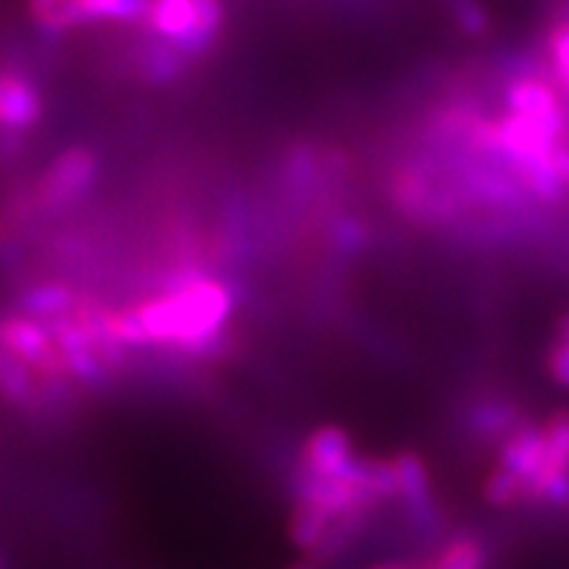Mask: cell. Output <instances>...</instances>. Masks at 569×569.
Instances as JSON below:
<instances>
[{"mask_svg":"<svg viewBox=\"0 0 569 569\" xmlns=\"http://www.w3.org/2000/svg\"><path fill=\"white\" fill-rule=\"evenodd\" d=\"M372 569H416V567H407V563H381V567H372Z\"/></svg>","mask_w":569,"mask_h":569,"instance_id":"cell-26","label":"cell"},{"mask_svg":"<svg viewBox=\"0 0 569 569\" xmlns=\"http://www.w3.org/2000/svg\"><path fill=\"white\" fill-rule=\"evenodd\" d=\"M331 523H335L331 517L300 500L291 515V540L300 549H317L320 543H326V532Z\"/></svg>","mask_w":569,"mask_h":569,"instance_id":"cell-14","label":"cell"},{"mask_svg":"<svg viewBox=\"0 0 569 569\" xmlns=\"http://www.w3.org/2000/svg\"><path fill=\"white\" fill-rule=\"evenodd\" d=\"M146 23L154 36H160L180 56H203L201 44V18H198L196 0H151Z\"/></svg>","mask_w":569,"mask_h":569,"instance_id":"cell-5","label":"cell"},{"mask_svg":"<svg viewBox=\"0 0 569 569\" xmlns=\"http://www.w3.org/2000/svg\"><path fill=\"white\" fill-rule=\"evenodd\" d=\"M146 340L203 352L232 315V291L216 279L187 277L134 308Z\"/></svg>","mask_w":569,"mask_h":569,"instance_id":"cell-1","label":"cell"},{"mask_svg":"<svg viewBox=\"0 0 569 569\" xmlns=\"http://www.w3.org/2000/svg\"><path fill=\"white\" fill-rule=\"evenodd\" d=\"M183 61L187 56H180L174 47H163V50H149V59H146V76L154 79V82H169L183 70Z\"/></svg>","mask_w":569,"mask_h":569,"instance_id":"cell-19","label":"cell"},{"mask_svg":"<svg viewBox=\"0 0 569 569\" xmlns=\"http://www.w3.org/2000/svg\"><path fill=\"white\" fill-rule=\"evenodd\" d=\"M93 180H97V158L88 149H68L50 163L38 187V196L50 210H59L84 196L93 187Z\"/></svg>","mask_w":569,"mask_h":569,"instance_id":"cell-4","label":"cell"},{"mask_svg":"<svg viewBox=\"0 0 569 569\" xmlns=\"http://www.w3.org/2000/svg\"><path fill=\"white\" fill-rule=\"evenodd\" d=\"M543 436H547L549 453L543 471L569 473V410L555 412L552 419L543 425Z\"/></svg>","mask_w":569,"mask_h":569,"instance_id":"cell-15","label":"cell"},{"mask_svg":"<svg viewBox=\"0 0 569 569\" xmlns=\"http://www.w3.org/2000/svg\"><path fill=\"white\" fill-rule=\"evenodd\" d=\"M482 495L491 506H511V502L526 500V482L520 477H515L511 471H506L502 465H497L495 473H488L486 486H482Z\"/></svg>","mask_w":569,"mask_h":569,"instance_id":"cell-17","label":"cell"},{"mask_svg":"<svg viewBox=\"0 0 569 569\" xmlns=\"http://www.w3.org/2000/svg\"><path fill=\"white\" fill-rule=\"evenodd\" d=\"M355 482L369 500H375V497H398L396 459H360Z\"/></svg>","mask_w":569,"mask_h":569,"instance_id":"cell-12","label":"cell"},{"mask_svg":"<svg viewBox=\"0 0 569 569\" xmlns=\"http://www.w3.org/2000/svg\"><path fill=\"white\" fill-rule=\"evenodd\" d=\"M293 569H315V567H308V563H297V567Z\"/></svg>","mask_w":569,"mask_h":569,"instance_id":"cell-27","label":"cell"},{"mask_svg":"<svg viewBox=\"0 0 569 569\" xmlns=\"http://www.w3.org/2000/svg\"><path fill=\"white\" fill-rule=\"evenodd\" d=\"M398 473V497L410 506L412 511H425L430 506V473L419 453L405 450L396 457Z\"/></svg>","mask_w":569,"mask_h":569,"instance_id":"cell-10","label":"cell"},{"mask_svg":"<svg viewBox=\"0 0 569 569\" xmlns=\"http://www.w3.org/2000/svg\"><path fill=\"white\" fill-rule=\"evenodd\" d=\"M82 23L88 21H146L151 0H73Z\"/></svg>","mask_w":569,"mask_h":569,"instance_id":"cell-11","label":"cell"},{"mask_svg":"<svg viewBox=\"0 0 569 569\" xmlns=\"http://www.w3.org/2000/svg\"><path fill=\"white\" fill-rule=\"evenodd\" d=\"M21 308H23V315L32 317V320L59 322L64 320V317L76 315L79 300H76V293L70 291L68 284L44 282V284H36V288H30V291L23 293Z\"/></svg>","mask_w":569,"mask_h":569,"instance_id":"cell-9","label":"cell"},{"mask_svg":"<svg viewBox=\"0 0 569 569\" xmlns=\"http://www.w3.org/2000/svg\"><path fill=\"white\" fill-rule=\"evenodd\" d=\"M547 436L543 427L538 425H520L511 427L509 439L502 442L500 450V465L506 471L526 482V500H529V488L538 480L543 468H547Z\"/></svg>","mask_w":569,"mask_h":569,"instance_id":"cell-7","label":"cell"},{"mask_svg":"<svg viewBox=\"0 0 569 569\" xmlns=\"http://www.w3.org/2000/svg\"><path fill=\"white\" fill-rule=\"evenodd\" d=\"M358 462L352 448V436L338 425H322L308 436L306 450H302V468L306 477L329 482H355Z\"/></svg>","mask_w":569,"mask_h":569,"instance_id":"cell-2","label":"cell"},{"mask_svg":"<svg viewBox=\"0 0 569 569\" xmlns=\"http://www.w3.org/2000/svg\"><path fill=\"white\" fill-rule=\"evenodd\" d=\"M549 375H552L555 383H561V387H567L569 390V343H558L549 352Z\"/></svg>","mask_w":569,"mask_h":569,"instance_id":"cell-22","label":"cell"},{"mask_svg":"<svg viewBox=\"0 0 569 569\" xmlns=\"http://www.w3.org/2000/svg\"><path fill=\"white\" fill-rule=\"evenodd\" d=\"M41 113H44L41 97L23 76L12 70L0 76V122L9 131H27L41 120Z\"/></svg>","mask_w":569,"mask_h":569,"instance_id":"cell-8","label":"cell"},{"mask_svg":"<svg viewBox=\"0 0 569 569\" xmlns=\"http://www.w3.org/2000/svg\"><path fill=\"white\" fill-rule=\"evenodd\" d=\"M558 338H561V343H569V315L558 322Z\"/></svg>","mask_w":569,"mask_h":569,"instance_id":"cell-25","label":"cell"},{"mask_svg":"<svg viewBox=\"0 0 569 569\" xmlns=\"http://www.w3.org/2000/svg\"><path fill=\"white\" fill-rule=\"evenodd\" d=\"M488 552L477 538L459 535L425 569H486Z\"/></svg>","mask_w":569,"mask_h":569,"instance_id":"cell-13","label":"cell"},{"mask_svg":"<svg viewBox=\"0 0 569 569\" xmlns=\"http://www.w3.org/2000/svg\"><path fill=\"white\" fill-rule=\"evenodd\" d=\"M196 7L198 18H201V44L203 50H210L221 32V23H224V7H221V0H196Z\"/></svg>","mask_w":569,"mask_h":569,"instance_id":"cell-20","label":"cell"},{"mask_svg":"<svg viewBox=\"0 0 569 569\" xmlns=\"http://www.w3.org/2000/svg\"><path fill=\"white\" fill-rule=\"evenodd\" d=\"M555 166H558V172H561V178H563V183H567V189H569V149H558L555 151Z\"/></svg>","mask_w":569,"mask_h":569,"instance_id":"cell-24","label":"cell"},{"mask_svg":"<svg viewBox=\"0 0 569 569\" xmlns=\"http://www.w3.org/2000/svg\"><path fill=\"white\" fill-rule=\"evenodd\" d=\"M453 21L468 36H486L488 27H491L488 9L482 7L480 0H453Z\"/></svg>","mask_w":569,"mask_h":569,"instance_id":"cell-18","label":"cell"},{"mask_svg":"<svg viewBox=\"0 0 569 569\" xmlns=\"http://www.w3.org/2000/svg\"><path fill=\"white\" fill-rule=\"evenodd\" d=\"M506 99H509L511 113L532 120L535 126L543 128L555 140H561L567 117H563L561 102H558L549 84H543L540 79H517V82H511Z\"/></svg>","mask_w":569,"mask_h":569,"instance_id":"cell-6","label":"cell"},{"mask_svg":"<svg viewBox=\"0 0 569 569\" xmlns=\"http://www.w3.org/2000/svg\"><path fill=\"white\" fill-rule=\"evenodd\" d=\"M0 381H3V396L9 401H27L32 396V369L18 360L16 355H0Z\"/></svg>","mask_w":569,"mask_h":569,"instance_id":"cell-16","label":"cell"},{"mask_svg":"<svg viewBox=\"0 0 569 569\" xmlns=\"http://www.w3.org/2000/svg\"><path fill=\"white\" fill-rule=\"evenodd\" d=\"M27 7H30V16L36 23H44L47 18L53 16L56 9L61 7V0H27Z\"/></svg>","mask_w":569,"mask_h":569,"instance_id":"cell-23","label":"cell"},{"mask_svg":"<svg viewBox=\"0 0 569 569\" xmlns=\"http://www.w3.org/2000/svg\"><path fill=\"white\" fill-rule=\"evenodd\" d=\"M0 343H3V352L16 355L18 360H23L27 367L38 369V372L68 369L59 352V343L53 338V331L44 329L41 322L27 315L7 317L3 329H0Z\"/></svg>","mask_w":569,"mask_h":569,"instance_id":"cell-3","label":"cell"},{"mask_svg":"<svg viewBox=\"0 0 569 569\" xmlns=\"http://www.w3.org/2000/svg\"><path fill=\"white\" fill-rule=\"evenodd\" d=\"M549 56H552L555 73L569 93V21L555 27L552 36H549Z\"/></svg>","mask_w":569,"mask_h":569,"instance_id":"cell-21","label":"cell"}]
</instances>
